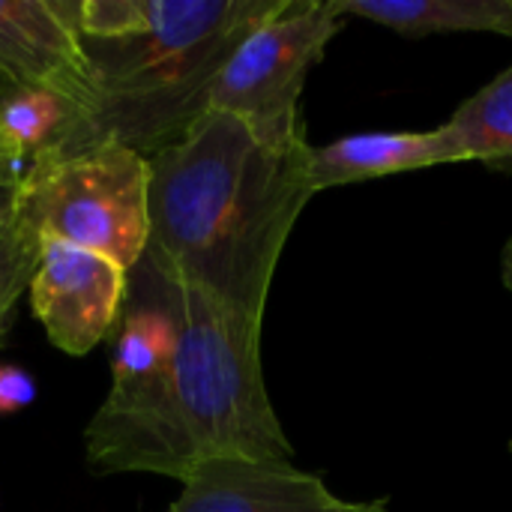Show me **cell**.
<instances>
[{
    "label": "cell",
    "instance_id": "cell-1",
    "mask_svg": "<svg viewBox=\"0 0 512 512\" xmlns=\"http://www.w3.org/2000/svg\"><path fill=\"white\" fill-rule=\"evenodd\" d=\"M309 141L264 144L243 120L207 111L177 144L150 156L144 255L264 327L282 249L312 201Z\"/></svg>",
    "mask_w": 512,
    "mask_h": 512
},
{
    "label": "cell",
    "instance_id": "cell-2",
    "mask_svg": "<svg viewBox=\"0 0 512 512\" xmlns=\"http://www.w3.org/2000/svg\"><path fill=\"white\" fill-rule=\"evenodd\" d=\"M282 0H81L72 21L90 90L51 153L120 144L156 156L207 111L210 90L240 39Z\"/></svg>",
    "mask_w": 512,
    "mask_h": 512
},
{
    "label": "cell",
    "instance_id": "cell-3",
    "mask_svg": "<svg viewBox=\"0 0 512 512\" xmlns=\"http://www.w3.org/2000/svg\"><path fill=\"white\" fill-rule=\"evenodd\" d=\"M177 321L168 375L153 384L144 471L186 483L210 459L291 462L294 447L273 411L261 369V324L180 282L147 255Z\"/></svg>",
    "mask_w": 512,
    "mask_h": 512
},
{
    "label": "cell",
    "instance_id": "cell-4",
    "mask_svg": "<svg viewBox=\"0 0 512 512\" xmlns=\"http://www.w3.org/2000/svg\"><path fill=\"white\" fill-rule=\"evenodd\" d=\"M15 213L39 240L99 252L129 273L150 240V159L120 144L45 150L18 177Z\"/></svg>",
    "mask_w": 512,
    "mask_h": 512
},
{
    "label": "cell",
    "instance_id": "cell-5",
    "mask_svg": "<svg viewBox=\"0 0 512 512\" xmlns=\"http://www.w3.org/2000/svg\"><path fill=\"white\" fill-rule=\"evenodd\" d=\"M345 21L336 0H282L231 51L210 90V108L243 120L270 147L303 141L306 78Z\"/></svg>",
    "mask_w": 512,
    "mask_h": 512
},
{
    "label": "cell",
    "instance_id": "cell-6",
    "mask_svg": "<svg viewBox=\"0 0 512 512\" xmlns=\"http://www.w3.org/2000/svg\"><path fill=\"white\" fill-rule=\"evenodd\" d=\"M27 294L48 342L63 354L84 357L114 333L129 273L99 252L42 240Z\"/></svg>",
    "mask_w": 512,
    "mask_h": 512
},
{
    "label": "cell",
    "instance_id": "cell-7",
    "mask_svg": "<svg viewBox=\"0 0 512 512\" xmlns=\"http://www.w3.org/2000/svg\"><path fill=\"white\" fill-rule=\"evenodd\" d=\"M165 512H387V501H345L294 462L210 459Z\"/></svg>",
    "mask_w": 512,
    "mask_h": 512
},
{
    "label": "cell",
    "instance_id": "cell-8",
    "mask_svg": "<svg viewBox=\"0 0 512 512\" xmlns=\"http://www.w3.org/2000/svg\"><path fill=\"white\" fill-rule=\"evenodd\" d=\"M0 75L15 87L63 93L81 111L90 69L72 0H0Z\"/></svg>",
    "mask_w": 512,
    "mask_h": 512
},
{
    "label": "cell",
    "instance_id": "cell-9",
    "mask_svg": "<svg viewBox=\"0 0 512 512\" xmlns=\"http://www.w3.org/2000/svg\"><path fill=\"white\" fill-rule=\"evenodd\" d=\"M459 162H465V156L444 126L429 132H360L324 147H309V183L318 195L333 186Z\"/></svg>",
    "mask_w": 512,
    "mask_h": 512
},
{
    "label": "cell",
    "instance_id": "cell-10",
    "mask_svg": "<svg viewBox=\"0 0 512 512\" xmlns=\"http://www.w3.org/2000/svg\"><path fill=\"white\" fill-rule=\"evenodd\" d=\"M336 6L345 18H363L402 36H512V0H336Z\"/></svg>",
    "mask_w": 512,
    "mask_h": 512
},
{
    "label": "cell",
    "instance_id": "cell-11",
    "mask_svg": "<svg viewBox=\"0 0 512 512\" xmlns=\"http://www.w3.org/2000/svg\"><path fill=\"white\" fill-rule=\"evenodd\" d=\"M78 120V105L63 93L45 87H15L0 90V171L21 177V171L45 150H54L72 123Z\"/></svg>",
    "mask_w": 512,
    "mask_h": 512
},
{
    "label": "cell",
    "instance_id": "cell-12",
    "mask_svg": "<svg viewBox=\"0 0 512 512\" xmlns=\"http://www.w3.org/2000/svg\"><path fill=\"white\" fill-rule=\"evenodd\" d=\"M444 132L462 150L465 162L512 168V66L468 96L444 123Z\"/></svg>",
    "mask_w": 512,
    "mask_h": 512
},
{
    "label": "cell",
    "instance_id": "cell-13",
    "mask_svg": "<svg viewBox=\"0 0 512 512\" xmlns=\"http://www.w3.org/2000/svg\"><path fill=\"white\" fill-rule=\"evenodd\" d=\"M39 246H42L39 234L18 213H12L0 225V342L9 330L18 300L30 285Z\"/></svg>",
    "mask_w": 512,
    "mask_h": 512
},
{
    "label": "cell",
    "instance_id": "cell-14",
    "mask_svg": "<svg viewBox=\"0 0 512 512\" xmlns=\"http://www.w3.org/2000/svg\"><path fill=\"white\" fill-rule=\"evenodd\" d=\"M36 402V378L21 366L0 363V417L21 414Z\"/></svg>",
    "mask_w": 512,
    "mask_h": 512
},
{
    "label": "cell",
    "instance_id": "cell-15",
    "mask_svg": "<svg viewBox=\"0 0 512 512\" xmlns=\"http://www.w3.org/2000/svg\"><path fill=\"white\" fill-rule=\"evenodd\" d=\"M15 201H18V177L0 171V225L15 213Z\"/></svg>",
    "mask_w": 512,
    "mask_h": 512
},
{
    "label": "cell",
    "instance_id": "cell-16",
    "mask_svg": "<svg viewBox=\"0 0 512 512\" xmlns=\"http://www.w3.org/2000/svg\"><path fill=\"white\" fill-rule=\"evenodd\" d=\"M501 279H504V288L512 294V240H507L501 252Z\"/></svg>",
    "mask_w": 512,
    "mask_h": 512
},
{
    "label": "cell",
    "instance_id": "cell-17",
    "mask_svg": "<svg viewBox=\"0 0 512 512\" xmlns=\"http://www.w3.org/2000/svg\"><path fill=\"white\" fill-rule=\"evenodd\" d=\"M510 453H512V441H510Z\"/></svg>",
    "mask_w": 512,
    "mask_h": 512
}]
</instances>
